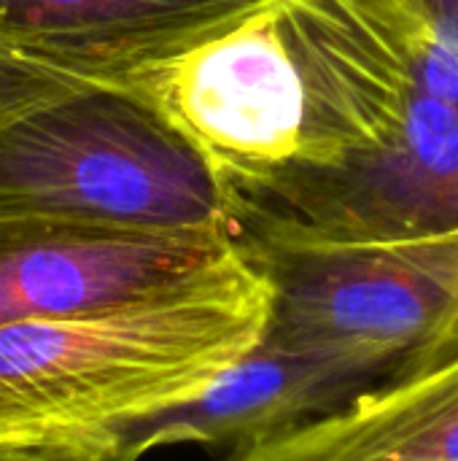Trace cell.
Returning a JSON list of instances; mask_svg holds the SVG:
<instances>
[{
  "label": "cell",
  "instance_id": "1",
  "mask_svg": "<svg viewBox=\"0 0 458 461\" xmlns=\"http://www.w3.org/2000/svg\"><path fill=\"white\" fill-rule=\"evenodd\" d=\"M305 78L300 159L240 200L337 240L458 227V46L421 0H275Z\"/></svg>",
  "mask_w": 458,
  "mask_h": 461
},
{
  "label": "cell",
  "instance_id": "2",
  "mask_svg": "<svg viewBox=\"0 0 458 461\" xmlns=\"http://www.w3.org/2000/svg\"><path fill=\"white\" fill-rule=\"evenodd\" d=\"M267 308L238 254L162 297L0 327V446L94 435L192 397L259 343Z\"/></svg>",
  "mask_w": 458,
  "mask_h": 461
},
{
  "label": "cell",
  "instance_id": "3",
  "mask_svg": "<svg viewBox=\"0 0 458 461\" xmlns=\"http://www.w3.org/2000/svg\"><path fill=\"white\" fill-rule=\"evenodd\" d=\"M0 219L235 240L238 200L154 105L84 78L0 113Z\"/></svg>",
  "mask_w": 458,
  "mask_h": 461
},
{
  "label": "cell",
  "instance_id": "4",
  "mask_svg": "<svg viewBox=\"0 0 458 461\" xmlns=\"http://www.w3.org/2000/svg\"><path fill=\"white\" fill-rule=\"evenodd\" d=\"M235 249L270 292L262 335L356 362L381 381L458 327V227L337 240L238 208Z\"/></svg>",
  "mask_w": 458,
  "mask_h": 461
},
{
  "label": "cell",
  "instance_id": "5",
  "mask_svg": "<svg viewBox=\"0 0 458 461\" xmlns=\"http://www.w3.org/2000/svg\"><path fill=\"white\" fill-rule=\"evenodd\" d=\"M97 78L154 105L197 146L238 203L300 159L305 78L275 0H259L173 54Z\"/></svg>",
  "mask_w": 458,
  "mask_h": 461
},
{
  "label": "cell",
  "instance_id": "6",
  "mask_svg": "<svg viewBox=\"0 0 458 461\" xmlns=\"http://www.w3.org/2000/svg\"><path fill=\"white\" fill-rule=\"evenodd\" d=\"M238 259L221 232H121L0 219V327L162 297Z\"/></svg>",
  "mask_w": 458,
  "mask_h": 461
},
{
  "label": "cell",
  "instance_id": "7",
  "mask_svg": "<svg viewBox=\"0 0 458 461\" xmlns=\"http://www.w3.org/2000/svg\"><path fill=\"white\" fill-rule=\"evenodd\" d=\"M378 381L356 362L297 351L262 335L192 397L86 438L97 440L111 461H138L148 451L184 443L238 451L332 413Z\"/></svg>",
  "mask_w": 458,
  "mask_h": 461
},
{
  "label": "cell",
  "instance_id": "8",
  "mask_svg": "<svg viewBox=\"0 0 458 461\" xmlns=\"http://www.w3.org/2000/svg\"><path fill=\"white\" fill-rule=\"evenodd\" d=\"M227 461H458V327L348 405Z\"/></svg>",
  "mask_w": 458,
  "mask_h": 461
},
{
  "label": "cell",
  "instance_id": "9",
  "mask_svg": "<svg viewBox=\"0 0 458 461\" xmlns=\"http://www.w3.org/2000/svg\"><path fill=\"white\" fill-rule=\"evenodd\" d=\"M259 0H0V51L86 78L173 54Z\"/></svg>",
  "mask_w": 458,
  "mask_h": 461
},
{
  "label": "cell",
  "instance_id": "10",
  "mask_svg": "<svg viewBox=\"0 0 458 461\" xmlns=\"http://www.w3.org/2000/svg\"><path fill=\"white\" fill-rule=\"evenodd\" d=\"M86 76L59 70V68L43 65L30 57L0 51V113L16 108L22 103H30L35 97L65 89L70 84H78Z\"/></svg>",
  "mask_w": 458,
  "mask_h": 461
},
{
  "label": "cell",
  "instance_id": "11",
  "mask_svg": "<svg viewBox=\"0 0 458 461\" xmlns=\"http://www.w3.org/2000/svg\"><path fill=\"white\" fill-rule=\"evenodd\" d=\"M0 461H111L92 438H62L46 443L0 446Z\"/></svg>",
  "mask_w": 458,
  "mask_h": 461
},
{
  "label": "cell",
  "instance_id": "12",
  "mask_svg": "<svg viewBox=\"0 0 458 461\" xmlns=\"http://www.w3.org/2000/svg\"><path fill=\"white\" fill-rule=\"evenodd\" d=\"M421 3L458 46V0H421Z\"/></svg>",
  "mask_w": 458,
  "mask_h": 461
}]
</instances>
